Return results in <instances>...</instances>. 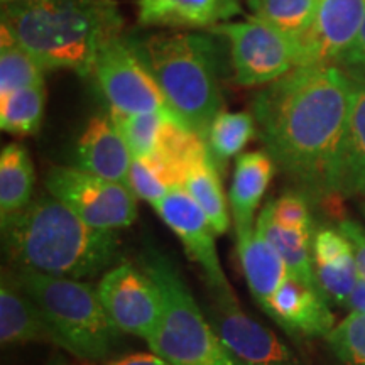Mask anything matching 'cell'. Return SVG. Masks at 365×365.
Returning <instances> with one entry per match:
<instances>
[{
    "instance_id": "obj_16",
    "label": "cell",
    "mask_w": 365,
    "mask_h": 365,
    "mask_svg": "<svg viewBox=\"0 0 365 365\" xmlns=\"http://www.w3.org/2000/svg\"><path fill=\"white\" fill-rule=\"evenodd\" d=\"M240 12V0H137V22L148 27L212 29Z\"/></svg>"
},
{
    "instance_id": "obj_29",
    "label": "cell",
    "mask_w": 365,
    "mask_h": 365,
    "mask_svg": "<svg viewBox=\"0 0 365 365\" xmlns=\"http://www.w3.org/2000/svg\"><path fill=\"white\" fill-rule=\"evenodd\" d=\"M333 355L345 365H365V312H352L325 336Z\"/></svg>"
},
{
    "instance_id": "obj_12",
    "label": "cell",
    "mask_w": 365,
    "mask_h": 365,
    "mask_svg": "<svg viewBox=\"0 0 365 365\" xmlns=\"http://www.w3.org/2000/svg\"><path fill=\"white\" fill-rule=\"evenodd\" d=\"M365 21V0H322L313 24L298 41L296 66H339Z\"/></svg>"
},
{
    "instance_id": "obj_19",
    "label": "cell",
    "mask_w": 365,
    "mask_h": 365,
    "mask_svg": "<svg viewBox=\"0 0 365 365\" xmlns=\"http://www.w3.org/2000/svg\"><path fill=\"white\" fill-rule=\"evenodd\" d=\"M237 249L254 299L269 314L274 294L291 276L289 269L277 250L255 230L237 237Z\"/></svg>"
},
{
    "instance_id": "obj_31",
    "label": "cell",
    "mask_w": 365,
    "mask_h": 365,
    "mask_svg": "<svg viewBox=\"0 0 365 365\" xmlns=\"http://www.w3.org/2000/svg\"><path fill=\"white\" fill-rule=\"evenodd\" d=\"M272 220L286 230L313 234V220L308 198L299 191H287L277 200L269 202Z\"/></svg>"
},
{
    "instance_id": "obj_21",
    "label": "cell",
    "mask_w": 365,
    "mask_h": 365,
    "mask_svg": "<svg viewBox=\"0 0 365 365\" xmlns=\"http://www.w3.org/2000/svg\"><path fill=\"white\" fill-rule=\"evenodd\" d=\"M34 166L19 143L4 145L0 153V220H7L33 203Z\"/></svg>"
},
{
    "instance_id": "obj_14",
    "label": "cell",
    "mask_w": 365,
    "mask_h": 365,
    "mask_svg": "<svg viewBox=\"0 0 365 365\" xmlns=\"http://www.w3.org/2000/svg\"><path fill=\"white\" fill-rule=\"evenodd\" d=\"M76 168L129 186L132 156L124 135L110 115L88 118L76 139Z\"/></svg>"
},
{
    "instance_id": "obj_33",
    "label": "cell",
    "mask_w": 365,
    "mask_h": 365,
    "mask_svg": "<svg viewBox=\"0 0 365 365\" xmlns=\"http://www.w3.org/2000/svg\"><path fill=\"white\" fill-rule=\"evenodd\" d=\"M354 259V249L339 228H319L313 235V262L340 264Z\"/></svg>"
},
{
    "instance_id": "obj_22",
    "label": "cell",
    "mask_w": 365,
    "mask_h": 365,
    "mask_svg": "<svg viewBox=\"0 0 365 365\" xmlns=\"http://www.w3.org/2000/svg\"><path fill=\"white\" fill-rule=\"evenodd\" d=\"M255 232L262 235L277 250V254L281 255L282 261L289 269L291 276L304 282V284L319 289L317 276H314L313 234L286 230V228L277 225L272 220L269 203H266L257 222H255Z\"/></svg>"
},
{
    "instance_id": "obj_7",
    "label": "cell",
    "mask_w": 365,
    "mask_h": 365,
    "mask_svg": "<svg viewBox=\"0 0 365 365\" xmlns=\"http://www.w3.org/2000/svg\"><path fill=\"white\" fill-rule=\"evenodd\" d=\"M210 33L227 39L234 81L245 88L271 85L298 65V43L255 16L222 22Z\"/></svg>"
},
{
    "instance_id": "obj_2",
    "label": "cell",
    "mask_w": 365,
    "mask_h": 365,
    "mask_svg": "<svg viewBox=\"0 0 365 365\" xmlns=\"http://www.w3.org/2000/svg\"><path fill=\"white\" fill-rule=\"evenodd\" d=\"M2 242L17 271L78 281L115 267L120 249L117 230L88 225L53 195L2 220Z\"/></svg>"
},
{
    "instance_id": "obj_18",
    "label": "cell",
    "mask_w": 365,
    "mask_h": 365,
    "mask_svg": "<svg viewBox=\"0 0 365 365\" xmlns=\"http://www.w3.org/2000/svg\"><path fill=\"white\" fill-rule=\"evenodd\" d=\"M276 173V163L266 150H252L237 158L230 186V207L237 237L255 230L254 217L269 182Z\"/></svg>"
},
{
    "instance_id": "obj_6",
    "label": "cell",
    "mask_w": 365,
    "mask_h": 365,
    "mask_svg": "<svg viewBox=\"0 0 365 365\" xmlns=\"http://www.w3.org/2000/svg\"><path fill=\"white\" fill-rule=\"evenodd\" d=\"M12 281L38 304L61 339L63 350L83 362H102L122 344L118 328L98 298L97 287L68 277L16 271Z\"/></svg>"
},
{
    "instance_id": "obj_26",
    "label": "cell",
    "mask_w": 365,
    "mask_h": 365,
    "mask_svg": "<svg viewBox=\"0 0 365 365\" xmlns=\"http://www.w3.org/2000/svg\"><path fill=\"white\" fill-rule=\"evenodd\" d=\"M255 134V118L249 112L220 110L210 125L207 140L210 156L218 170L249 144Z\"/></svg>"
},
{
    "instance_id": "obj_34",
    "label": "cell",
    "mask_w": 365,
    "mask_h": 365,
    "mask_svg": "<svg viewBox=\"0 0 365 365\" xmlns=\"http://www.w3.org/2000/svg\"><path fill=\"white\" fill-rule=\"evenodd\" d=\"M339 66L357 83L365 81V21L357 39L352 48L345 53V56L340 59Z\"/></svg>"
},
{
    "instance_id": "obj_5",
    "label": "cell",
    "mask_w": 365,
    "mask_h": 365,
    "mask_svg": "<svg viewBox=\"0 0 365 365\" xmlns=\"http://www.w3.org/2000/svg\"><path fill=\"white\" fill-rule=\"evenodd\" d=\"M140 262L163 301L161 323L148 340L154 354L171 365H247L218 335L166 255L149 249Z\"/></svg>"
},
{
    "instance_id": "obj_27",
    "label": "cell",
    "mask_w": 365,
    "mask_h": 365,
    "mask_svg": "<svg viewBox=\"0 0 365 365\" xmlns=\"http://www.w3.org/2000/svg\"><path fill=\"white\" fill-rule=\"evenodd\" d=\"M322 0H257L254 16L298 43L313 24Z\"/></svg>"
},
{
    "instance_id": "obj_24",
    "label": "cell",
    "mask_w": 365,
    "mask_h": 365,
    "mask_svg": "<svg viewBox=\"0 0 365 365\" xmlns=\"http://www.w3.org/2000/svg\"><path fill=\"white\" fill-rule=\"evenodd\" d=\"M46 68L22 46L6 24L0 27V97L24 86L44 83Z\"/></svg>"
},
{
    "instance_id": "obj_38",
    "label": "cell",
    "mask_w": 365,
    "mask_h": 365,
    "mask_svg": "<svg viewBox=\"0 0 365 365\" xmlns=\"http://www.w3.org/2000/svg\"><path fill=\"white\" fill-rule=\"evenodd\" d=\"M247 2H249V6H250V7H254L255 4H257V0H247Z\"/></svg>"
},
{
    "instance_id": "obj_1",
    "label": "cell",
    "mask_w": 365,
    "mask_h": 365,
    "mask_svg": "<svg viewBox=\"0 0 365 365\" xmlns=\"http://www.w3.org/2000/svg\"><path fill=\"white\" fill-rule=\"evenodd\" d=\"M355 85L340 66H296L254 97L252 115L266 153L314 202L339 200Z\"/></svg>"
},
{
    "instance_id": "obj_32",
    "label": "cell",
    "mask_w": 365,
    "mask_h": 365,
    "mask_svg": "<svg viewBox=\"0 0 365 365\" xmlns=\"http://www.w3.org/2000/svg\"><path fill=\"white\" fill-rule=\"evenodd\" d=\"M129 188L137 198L154 207L166 196L171 186L148 158H134L129 171Z\"/></svg>"
},
{
    "instance_id": "obj_8",
    "label": "cell",
    "mask_w": 365,
    "mask_h": 365,
    "mask_svg": "<svg viewBox=\"0 0 365 365\" xmlns=\"http://www.w3.org/2000/svg\"><path fill=\"white\" fill-rule=\"evenodd\" d=\"M93 78L110 110L163 113L180 120L134 41L118 38L108 44L95 63Z\"/></svg>"
},
{
    "instance_id": "obj_37",
    "label": "cell",
    "mask_w": 365,
    "mask_h": 365,
    "mask_svg": "<svg viewBox=\"0 0 365 365\" xmlns=\"http://www.w3.org/2000/svg\"><path fill=\"white\" fill-rule=\"evenodd\" d=\"M346 308L350 312H365V279L359 277L357 284H355L352 294L346 299Z\"/></svg>"
},
{
    "instance_id": "obj_28",
    "label": "cell",
    "mask_w": 365,
    "mask_h": 365,
    "mask_svg": "<svg viewBox=\"0 0 365 365\" xmlns=\"http://www.w3.org/2000/svg\"><path fill=\"white\" fill-rule=\"evenodd\" d=\"M110 118L122 132L134 158L153 156L158 150L166 122L176 120L163 113H125L118 110H110Z\"/></svg>"
},
{
    "instance_id": "obj_20",
    "label": "cell",
    "mask_w": 365,
    "mask_h": 365,
    "mask_svg": "<svg viewBox=\"0 0 365 365\" xmlns=\"http://www.w3.org/2000/svg\"><path fill=\"white\" fill-rule=\"evenodd\" d=\"M336 193L339 198L352 202L365 217V81L355 85L352 112L341 150Z\"/></svg>"
},
{
    "instance_id": "obj_3",
    "label": "cell",
    "mask_w": 365,
    "mask_h": 365,
    "mask_svg": "<svg viewBox=\"0 0 365 365\" xmlns=\"http://www.w3.org/2000/svg\"><path fill=\"white\" fill-rule=\"evenodd\" d=\"M2 24L48 70L93 76L100 53L122 38L115 0H17L4 7Z\"/></svg>"
},
{
    "instance_id": "obj_30",
    "label": "cell",
    "mask_w": 365,
    "mask_h": 365,
    "mask_svg": "<svg viewBox=\"0 0 365 365\" xmlns=\"http://www.w3.org/2000/svg\"><path fill=\"white\" fill-rule=\"evenodd\" d=\"M314 276L327 299L344 307L360 277L355 257L340 264H314Z\"/></svg>"
},
{
    "instance_id": "obj_36",
    "label": "cell",
    "mask_w": 365,
    "mask_h": 365,
    "mask_svg": "<svg viewBox=\"0 0 365 365\" xmlns=\"http://www.w3.org/2000/svg\"><path fill=\"white\" fill-rule=\"evenodd\" d=\"M78 362L80 364H61V365H171L168 360H164L156 354L125 355V357L108 360V362H83V360H78Z\"/></svg>"
},
{
    "instance_id": "obj_25",
    "label": "cell",
    "mask_w": 365,
    "mask_h": 365,
    "mask_svg": "<svg viewBox=\"0 0 365 365\" xmlns=\"http://www.w3.org/2000/svg\"><path fill=\"white\" fill-rule=\"evenodd\" d=\"M46 83L31 85L0 97V127L12 135H33L44 117Z\"/></svg>"
},
{
    "instance_id": "obj_11",
    "label": "cell",
    "mask_w": 365,
    "mask_h": 365,
    "mask_svg": "<svg viewBox=\"0 0 365 365\" xmlns=\"http://www.w3.org/2000/svg\"><path fill=\"white\" fill-rule=\"evenodd\" d=\"M154 210L161 220L180 237L191 261L202 267L205 281L212 291V298L237 299L218 259L215 230L202 207L191 198L188 191L182 186H175L154 205Z\"/></svg>"
},
{
    "instance_id": "obj_35",
    "label": "cell",
    "mask_w": 365,
    "mask_h": 365,
    "mask_svg": "<svg viewBox=\"0 0 365 365\" xmlns=\"http://www.w3.org/2000/svg\"><path fill=\"white\" fill-rule=\"evenodd\" d=\"M336 228L349 239L350 245L354 249V257L359 269V276L365 279V228L360 227L357 222L346 220V218L341 220Z\"/></svg>"
},
{
    "instance_id": "obj_15",
    "label": "cell",
    "mask_w": 365,
    "mask_h": 365,
    "mask_svg": "<svg viewBox=\"0 0 365 365\" xmlns=\"http://www.w3.org/2000/svg\"><path fill=\"white\" fill-rule=\"evenodd\" d=\"M271 317L291 335L327 336L335 327L330 301L322 289L289 276L271 301Z\"/></svg>"
},
{
    "instance_id": "obj_4",
    "label": "cell",
    "mask_w": 365,
    "mask_h": 365,
    "mask_svg": "<svg viewBox=\"0 0 365 365\" xmlns=\"http://www.w3.org/2000/svg\"><path fill=\"white\" fill-rule=\"evenodd\" d=\"M135 46L178 118L205 139L222 110L217 49L212 39L191 33H161Z\"/></svg>"
},
{
    "instance_id": "obj_23",
    "label": "cell",
    "mask_w": 365,
    "mask_h": 365,
    "mask_svg": "<svg viewBox=\"0 0 365 365\" xmlns=\"http://www.w3.org/2000/svg\"><path fill=\"white\" fill-rule=\"evenodd\" d=\"M182 188L188 191L191 198L202 207L215 234H225L230 227V215H228L225 193L222 188L220 170L210 156V153L190 168Z\"/></svg>"
},
{
    "instance_id": "obj_9",
    "label": "cell",
    "mask_w": 365,
    "mask_h": 365,
    "mask_svg": "<svg viewBox=\"0 0 365 365\" xmlns=\"http://www.w3.org/2000/svg\"><path fill=\"white\" fill-rule=\"evenodd\" d=\"M48 193L100 230L130 227L137 218V196L129 186L80 168L58 166L46 176Z\"/></svg>"
},
{
    "instance_id": "obj_17",
    "label": "cell",
    "mask_w": 365,
    "mask_h": 365,
    "mask_svg": "<svg viewBox=\"0 0 365 365\" xmlns=\"http://www.w3.org/2000/svg\"><path fill=\"white\" fill-rule=\"evenodd\" d=\"M0 340L2 345L36 341L63 349L61 339L44 313L6 272L2 274L0 286Z\"/></svg>"
},
{
    "instance_id": "obj_13",
    "label": "cell",
    "mask_w": 365,
    "mask_h": 365,
    "mask_svg": "<svg viewBox=\"0 0 365 365\" xmlns=\"http://www.w3.org/2000/svg\"><path fill=\"white\" fill-rule=\"evenodd\" d=\"M210 323L247 365H303L274 333L250 318L237 299L212 298Z\"/></svg>"
},
{
    "instance_id": "obj_10",
    "label": "cell",
    "mask_w": 365,
    "mask_h": 365,
    "mask_svg": "<svg viewBox=\"0 0 365 365\" xmlns=\"http://www.w3.org/2000/svg\"><path fill=\"white\" fill-rule=\"evenodd\" d=\"M98 298L112 322L124 333L148 341L163 317L161 293L145 271L124 262L112 267L97 286Z\"/></svg>"
}]
</instances>
